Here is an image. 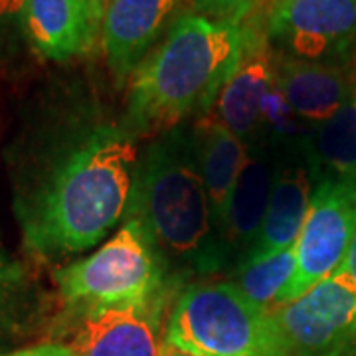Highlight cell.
Wrapping results in <instances>:
<instances>
[{
    "label": "cell",
    "instance_id": "6da1fadb",
    "mask_svg": "<svg viewBox=\"0 0 356 356\" xmlns=\"http://www.w3.org/2000/svg\"><path fill=\"white\" fill-rule=\"evenodd\" d=\"M139 163L125 125L70 121L40 143L16 180L14 212L28 252H88L125 218Z\"/></svg>",
    "mask_w": 356,
    "mask_h": 356
},
{
    "label": "cell",
    "instance_id": "7a4b0ae2",
    "mask_svg": "<svg viewBox=\"0 0 356 356\" xmlns=\"http://www.w3.org/2000/svg\"><path fill=\"white\" fill-rule=\"evenodd\" d=\"M245 26L182 10L127 86L125 127L135 137L159 135L202 117L238 64Z\"/></svg>",
    "mask_w": 356,
    "mask_h": 356
},
{
    "label": "cell",
    "instance_id": "3957f363",
    "mask_svg": "<svg viewBox=\"0 0 356 356\" xmlns=\"http://www.w3.org/2000/svg\"><path fill=\"white\" fill-rule=\"evenodd\" d=\"M125 218L139 222L175 281L224 273L191 127L159 133L143 149Z\"/></svg>",
    "mask_w": 356,
    "mask_h": 356
},
{
    "label": "cell",
    "instance_id": "277c9868",
    "mask_svg": "<svg viewBox=\"0 0 356 356\" xmlns=\"http://www.w3.org/2000/svg\"><path fill=\"white\" fill-rule=\"evenodd\" d=\"M165 344L192 356H291L271 309L232 281L191 283L178 293Z\"/></svg>",
    "mask_w": 356,
    "mask_h": 356
},
{
    "label": "cell",
    "instance_id": "5b68a950",
    "mask_svg": "<svg viewBox=\"0 0 356 356\" xmlns=\"http://www.w3.org/2000/svg\"><path fill=\"white\" fill-rule=\"evenodd\" d=\"M175 283L133 218H125V224L99 250L56 273L58 291L74 311L143 303Z\"/></svg>",
    "mask_w": 356,
    "mask_h": 356
},
{
    "label": "cell",
    "instance_id": "8992f818",
    "mask_svg": "<svg viewBox=\"0 0 356 356\" xmlns=\"http://www.w3.org/2000/svg\"><path fill=\"white\" fill-rule=\"evenodd\" d=\"M243 26L242 56L208 113L248 147L295 139V117L277 91L275 50L267 38L264 10L254 13Z\"/></svg>",
    "mask_w": 356,
    "mask_h": 356
},
{
    "label": "cell",
    "instance_id": "52a82bcc",
    "mask_svg": "<svg viewBox=\"0 0 356 356\" xmlns=\"http://www.w3.org/2000/svg\"><path fill=\"white\" fill-rule=\"evenodd\" d=\"M355 236L356 184L341 178H318L295 243V273L277 305L291 303L332 275L344 264Z\"/></svg>",
    "mask_w": 356,
    "mask_h": 356
},
{
    "label": "cell",
    "instance_id": "ba28073f",
    "mask_svg": "<svg viewBox=\"0 0 356 356\" xmlns=\"http://www.w3.org/2000/svg\"><path fill=\"white\" fill-rule=\"evenodd\" d=\"M271 313L291 356H356V281L343 266Z\"/></svg>",
    "mask_w": 356,
    "mask_h": 356
},
{
    "label": "cell",
    "instance_id": "9c48e42d",
    "mask_svg": "<svg viewBox=\"0 0 356 356\" xmlns=\"http://www.w3.org/2000/svg\"><path fill=\"white\" fill-rule=\"evenodd\" d=\"M264 26L269 44L283 56L348 64L356 46V0H271Z\"/></svg>",
    "mask_w": 356,
    "mask_h": 356
},
{
    "label": "cell",
    "instance_id": "30bf717a",
    "mask_svg": "<svg viewBox=\"0 0 356 356\" xmlns=\"http://www.w3.org/2000/svg\"><path fill=\"white\" fill-rule=\"evenodd\" d=\"M168 291L131 303L74 311L62 344L70 356H163Z\"/></svg>",
    "mask_w": 356,
    "mask_h": 356
},
{
    "label": "cell",
    "instance_id": "8fae6325",
    "mask_svg": "<svg viewBox=\"0 0 356 356\" xmlns=\"http://www.w3.org/2000/svg\"><path fill=\"white\" fill-rule=\"evenodd\" d=\"M248 159L232 191L218 232L224 271L232 273L252 255L266 220L267 202L277 168V145L248 147Z\"/></svg>",
    "mask_w": 356,
    "mask_h": 356
},
{
    "label": "cell",
    "instance_id": "7c38bea8",
    "mask_svg": "<svg viewBox=\"0 0 356 356\" xmlns=\"http://www.w3.org/2000/svg\"><path fill=\"white\" fill-rule=\"evenodd\" d=\"M277 168L267 202L264 228L250 257L280 252L297 243L318 180L311 154L307 151V140L277 145Z\"/></svg>",
    "mask_w": 356,
    "mask_h": 356
},
{
    "label": "cell",
    "instance_id": "4fadbf2b",
    "mask_svg": "<svg viewBox=\"0 0 356 356\" xmlns=\"http://www.w3.org/2000/svg\"><path fill=\"white\" fill-rule=\"evenodd\" d=\"M184 0H109L102 26L105 62L117 83L129 81L182 13Z\"/></svg>",
    "mask_w": 356,
    "mask_h": 356
},
{
    "label": "cell",
    "instance_id": "5bb4252c",
    "mask_svg": "<svg viewBox=\"0 0 356 356\" xmlns=\"http://www.w3.org/2000/svg\"><path fill=\"white\" fill-rule=\"evenodd\" d=\"M277 91L295 119L313 129L329 121L355 81L353 64H315L275 51Z\"/></svg>",
    "mask_w": 356,
    "mask_h": 356
},
{
    "label": "cell",
    "instance_id": "9a60e30c",
    "mask_svg": "<svg viewBox=\"0 0 356 356\" xmlns=\"http://www.w3.org/2000/svg\"><path fill=\"white\" fill-rule=\"evenodd\" d=\"M191 129L196 161L208 192L212 220L218 234L232 191L245 165L250 149L240 137H236L226 125H222L214 115L206 113L198 117Z\"/></svg>",
    "mask_w": 356,
    "mask_h": 356
},
{
    "label": "cell",
    "instance_id": "2e32d148",
    "mask_svg": "<svg viewBox=\"0 0 356 356\" xmlns=\"http://www.w3.org/2000/svg\"><path fill=\"white\" fill-rule=\"evenodd\" d=\"M24 40L38 58L50 62H67L97 44L77 0H28Z\"/></svg>",
    "mask_w": 356,
    "mask_h": 356
},
{
    "label": "cell",
    "instance_id": "e0dca14e",
    "mask_svg": "<svg viewBox=\"0 0 356 356\" xmlns=\"http://www.w3.org/2000/svg\"><path fill=\"white\" fill-rule=\"evenodd\" d=\"M307 151L321 178H341L356 184V74L339 111L309 135Z\"/></svg>",
    "mask_w": 356,
    "mask_h": 356
},
{
    "label": "cell",
    "instance_id": "ac0fdd59",
    "mask_svg": "<svg viewBox=\"0 0 356 356\" xmlns=\"http://www.w3.org/2000/svg\"><path fill=\"white\" fill-rule=\"evenodd\" d=\"M295 245L257 255L229 273L232 283L257 305L273 309L295 273Z\"/></svg>",
    "mask_w": 356,
    "mask_h": 356
},
{
    "label": "cell",
    "instance_id": "d6986e66",
    "mask_svg": "<svg viewBox=\"0 0 356 356\" xmlns=\"http://www.w3.org/2000/svg\"><path fill=\"white\" fill-rule=\"evenodd\" d=\"M30 283L24 266L8 254L0 240V318L8 315L28 291Z\"/></svg>",
    "mask_w": 356,
    "mask_h": 356
},
{
    "label": "cell",
    "instance_id": "ffe728a7",
    "mask_svg": "<svg viewBox=\"0 0 356 356\" xmlns=\"http://www.w3.org/2000/svg\"><path fill=\"white\" fill-rule=\"evenodd\" d=\"M192 13L204 18L224 22V24H243L250 16L257 13L264 0H188Z\"/></svg>",
    "mask_w": 356,
    "mask_h": 356
},
{
    "label": "cell",
    "instance_id": "44dd1931",
    "mask_svg": "<svg viewBox=\"0 0 356 356\" xmlns=\"http://www.w3.org/2000/svg\"><path fill=\"white\" fill-rule=\"evenodd\" d=\"M28 0H0V54L14 50L24 40V13Z\"/></svg>",
    "mask_w": 356,
    "mask_h": 356
},
{
    "label": "cell",
    "instance_id": "7402d4cb",
    "mask_svg": "<svg viewBox=\"0 0 356 356\" xmlns=\"http://www.w3.org/2000/svg\"><path fill=\"white\" fill-rule=\"evenodd\" d=\"M77 4L81 6V13L86 16V22H88L91 36L95 38V42H99L103 18H105V10H107L109 0H77Z\"/></svg>",
    "mask_w": 356,
    "mask_h": 356
},
{
    "label": "cell",
    "instance_id": "603a6c76",
    "mask_svg": "<svg viewBox=\"0 0 356 356\" xmlns=\"http://www.w3.org/2000/svg\"><path fill=\"white\" fill-rule=\"evenodd\" d=\"M0 356H70L62 344H38V346H30V348H22V350H14V353H6Z\"/></svg>",
    "mask_w": 356,
    "mask_h": 356
},
{
    "label": "cell",
    "instance_id": "cb8c5ba5",
    "mask_svg": "<svg viewBox=\"0 0 356 356\" xmlns=\"http://www.w3.org/2000/svg\"><path fill=\"white\" fill-rule=\"evenodd\" d=\"M343 267L355 277L356 281V236L355 240H353V245H350V250H348V254H346V259H344Z\"/></svg>",
    "mask_w": 356,
    "mask_h": 356
},
{
    "label": "cell",
    "instance_id": "d4e9b609",
    "mask_svg": "<svg viewBox=\"0 0 356 356\" xmlns=\"http://www.w3.org/2000/svg\"><path fill=\"white\" fill-rule=\"evenodd\" d=\"M163 356H192V355H186V353L177 350V348H172V346H168V344H163Z\"/></svg>",
    "mask_w": 356,
    "mask_h": 356
}]
</instances>
